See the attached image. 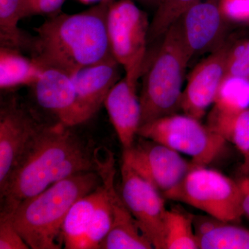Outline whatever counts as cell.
<instances>
[{
    "mask_svg": "<svg viewBox=\"0 0 249 249\" xmlns=\"http://www.w3.org/2000/svg\"><path fill=\"white\" fill-rule=\"evenodd\" d=\"M226 19L217 0H200L183 15V39L192 58L213 52L226 40Z\"/></svg>",
    "mask_w": 249,
    "mask_h": 249,
    "instance_id": "cell-14",
    "label": "cell"
},
{
    "mask_svg": "<svg viewBox=\"0 0 249 249\" xmlns=\"http://www.w3.org/2000/svg\"><path fill=\"white\" fill-rule=\"evenodd\" d=\"M243 196L240 183L216 170L196 165L176 188L163 196L223 222H237L245 214Z\"/></svg>",
    "mask_w": 249,
    "mask_h": 249,
    "instance_id": "cell-5",
    "label": "cell"
},
{
    "mask_svg": "<svg viewBox=\"0 0 249 249\" xmlns=\"http://www.w3.org/2000/svg\"><path fill=\"white\" fill-rule=\"evenodd\" d=\"M43 67L16 49L0 47V88L11 89L34 85Z\"/></svg>",
    "mask_w": 249,
    "mask_h": 249,
    "instance_id": "cell-20",
    "label": "cell"
},
{
    "mask_svg": "<svg viewBox=\"0 0 249 249\" xmlns=\"http://www.w3.org/2000/svg\"><path fill=\"white\" fill-rule=\"evenodd\" d=\"M133 1H138L141 4L146 5L147 6L157 8L161 2L162 0H133Z\"/></svg>",
    "mask_w": 249,
    "mask_h": 249,
    "instance_id": "cell-31",
    "label": "cell"
},
{
    "mask_svg": "<svg viewBox=\"0 0 249 249\" xmlns=\"http://www.w3.org/2000/svg\"><path fill=\"white\" fill-rule=\"evenodd\" d=\"M199 249L194 217L178 209L167 211L165 249Z\"/></svg>",
    "mask_w": 249,
    "mask_h": 249,
    "instance_id": "cell-22",
    "label": "cell"
},
{
    "mask_svg": "<svg viewBox=\"0 0 249 249\" xmlns=\"http://www.w3.org/2000/svg\"><path fill=\"white\" fill-rule=\"evenodd\" d=\"M35 114L16 99L4 103L0 110V189L42 124Z\"/></svg>",
    "mask_w": 249,
    "mask_h": 249,
    "instance_id": "cell-11",
    "label": "cell"
},
{
    "mask_svg": "<svg viewBox=\"0 0 249 249\" xmlns=\"http://www.w3.org/2000/svg\"><path fill=\"white\" fill-rule=\"evenodd\" d=\"M122 160L163 196L176 188L196 165L173 149L142 137L124 150Z\"/></svg>",
    "mask_w": 249,
    "mask_h": 249,
    "instance_id": "cell-8",
    "label": "cell"
},
{
    "mask_svg": "<svg viewBox=\"0 0 249 249\" xmlns=\"http://www.w3.org/2000/svg\"><path fill=\"white\" fill-rule=\"evenodd\" d=\"M68 127L42 121L0 189V214L14 213L22 201L73 175L97 172L99 148Z\"/></svg>",
    "mask_w": 249,
    "mask_h": 249,
    "instance_id": "cell-1",
    "label": "cell"
},
{
    "mask_svg": "<svg viewBox=\"0 0 249 249\" xmlns=\"http://www.w3.org/2000/svg\"><path fill=\"white\" fill-rule=\"evenodd\" d=\"M31 87L36 103L53 116L54 122L68 127L81 124L71 75L58 69L43 67L40 76Z\"/></svg>",
    "mask_w": 249,
    "mask_h": 249,
    "instance_id": "cell-13",
    "label": "cell"
},
{
    "mask_svg": "<svg viewBox=\"0 0 249 249\" xmlns=\"http://www.w3.org/2000/svg\"><path fill=\"white\" fill-rule=\"evenodd\" d=\"M111 1L73 14H56L35 29L33 58L72 75L111 55L106 26Z\"/></svg>",
    "mask_w": 249,
    "mask_h": 249,
    "instance_id": "cell-2",
    "label": "cell"
},
{
    "mask_svg": "<svg viewBox=\"0 0 249 249\" xmlns=\"http://www.w3.org/2000/svg\"><path fill=\"white\" fill-rule=\"evenodd\" d=\"M13 222V213L0 214V249H29Z\"/></svg>",
    "mask_w": 249,
    "mask_h": 249,
    "instance_id": "cell-27",
    "label": "cell"
},
{
    "mask_svg": "<svg viewBox=\"0 0 249 249\" xmlns=\"http://www.w3.org/2000/svg\"><path fill=\"white\" fill-rule=\"evenodd\" d=\"M219 6L226 19L233 22H249V0H221Z\"/></svg>",
    "mask_w": 249,
    "mask_h": 249,
    "instance_id": "cell-29",
    "label": "cell"
},
{
    "mask_svg": "<svg viewBox=\"0 0 249 249\" xmlns=\"http://www.w3.org/2000/svg\"><path fill=\"white\" fill-rule=\"evenodd\" d=\"M245 155L249 150V109L238 114L223 136Z\"/></svg>",
    "mask_w": 249,
    "mask_h": 249,
    "instance_id": "cell-26",
    "label": "cell"
},
{
    "mask_svg": "<svg viewBox=\"0 0 249 249\" xmlns=\"http://www.w3.org/2000/svg\"><path fill=\"white\" fill-rule=\"evenodd\" d=\"M112 224V209L106 189V193L100 201L89 227L80 242L79 249H99L101 242L110 231Z\"/></svg>",
    "mask_w": 249,
    "mask_h": 249,
    "instance_id": "cell-24",
    "label": "cell"
},
{
    "mask_svg": "<svg viewBox=\"0 0 249 249\" xmlns=\"http://www.w3.org/2000/svg\"><path fill=\"white\" fill-rule=\"evenodd\" d=\"M138 136L189 156L194 164L200 166L214 161L227 142L209 126L186 114H175L144 124Z\"/></svg>",
    "mask_w": 249,
    "mask_h": 249,
    "instance_id": "cell-7",
    "label": "cell"
},
{
    "mask_svg": "<svg viewBox=\"0 0 249 249\" xmlns=\"http://www.w3.org/2000/svg\"><path fill=\"white\" fill-rule=\"evenodd\" d=\"M120 66L110 55L71 75L81 124L91 119L104 105L111 88L121 79Z\"/></svg>",
    "mask_w": 249,
    "mask_h": 249,
    "instance_id": "cell-15",
    "label": "cell"
},
{
    "mask_svg": "<svg viewBox=\"0 0 249 249\" xmlns=\"http://www.w3.org/2000/svg\"><path fill=\"white\" fill-rule=\"evenodd\" d=\"M150 23L133 0L111 1L106 26L111 55L130 79L138 81L147 58Z\"/></svg>",
    "mask_w": 249,
    "mask_h": 249,
    "instance_id": "cell-6",
    "label": "cell"
},
{
    "mask_svg": "<svg viewBox=\"0 0 249 249\" xmlns=\"http://www.w3.org/2000/svg\"><path fill=\"white\" fill-rule=\"evenodd\" d=\"M227 76L249 78V39L231 43L227 55Z\"/></svg>",
    "mask_w": 249,
    "mask_h": 249,
    "instance_id": "cell-25",
    "label": "cell"
},
{
    "mask_svg": "<svg viewBox=\"0 0 249 249\" xmlns=\"http://www.w3.org/2000/svg\"><path fill=\"white\" fill-rule=\"evenodd\" d=\"M213 105L208 117L207 125L219 133L240 112L249 109V78L225 76Z\"/></svg>",
    "mask_w": 249,
    "mask_h": 249,
    "instance_id": "cell-17",
    "label": "cell"
},
{
    "mask_svg": "<svg viewBox=\"0 0 249 249\" xmlns=\"http://www.w3.org/2000/svg\"><path fill=\"white\" fill-rule=\"evenodd\" d=\"M211 217H194L200 249H249V230Z\"/></svg>",
    "mask_w": 249,
    "mask_h": 249,
    "instance_id": "cell-18",
    "label": "cell"
},
{
    "mask_svg": "<svg viewBox=\"0 0 249 249\" xmlns=\"http://www.w3.org/2000/svg\"><path fill=\"white\" fill-rule=\"evenodd\" d=\"M244 193L243 201H242V207H243L244 214L249 217V191L242 189Z\"/></svg>",
    "mask_w": 249,
    "mask_h": 249,
    "instance_id": "cell-30",
    "label": "cell"
},
{
    "mask_svg": "<svg viewBox=\"0 0 249 249\" xmlns=\"http://www.w3.org/2000/svg\"><path fill=\"white\" fill-rule=\"evenodd\" d=\"M98 173L107 191L113 214L112 227L98 249H151L153 245L139 229L137 221L116 191L115 159L106 150V157L98 160Z\"/></svg>",
    "mask_w": 249,
    "mask_h": 249,
    "instance_id": "cell-10",
    "label": "cell"
},
{
    "mask_svg": "<svg viewBox=\"0 0 249 249\" xmlns=\"http://www.w3.org/2000/svg\"><path fill=\"white\" fill-rule=\"evenodd\" d=\"M200 0H162L149 29L147 45L161 40L170 28Z\"/></svg>",
    "mask_w": 249,
    "mask_h": 249,
    "instance_id": "cell-23",
    "label": "cell"
},
{
    "mask_svg": "<svg viewBox=\"0 0 249 249\" xmlns=\"http://www.w3.org/2000/svg\"><path fill=\"white\" fill-rule=\"evenodd\" d=\"M231 43L230 41H224L191 72L181 97V110L186 115L200 120L213 104L227 74V55Z\"/></svg>",
    "mask_w": 249,
    "mask_h": 249,
    "instance_id": "cell-12",
    "label": "cell"
},
{
    "mask_svg": "<svg viewBox=\"0 0 249 249\" xmlns=\"http://www.w3.org/2000/svg\"><path fill=\"white\" fill-rule=\"evenodd\" d=\"M137 84V80L124 76L105 100V107L124 150L133 145L140 127L142 110Z\"/></svg>",
    "mask_w": 249,
    "mask_h": 249,
    "instance_id": "cell-16",
    "label": "cell"
},
{
    "mask_svg": "<svg viewBox=\"0 0 249 249\" xmlns=\"http://www.w3.org/2000/svg\"><path fill=\"white\" fill-rule=\"evenodd\" d=\"M191 58L180 18L163 36L158 50L142 72L140 127L181 110L185 71Z\"/></svg>",
    "mask_w": 249,
    "mask_h": 249,
    "instance_id": "cell-4",
    "label": "cell"
},
{
    "mask_svg": "<svg viewBox=\"0 0 249 249\" xmlns=\"http://www.w3.org/2000/svg\"><path fill=\"white\" fill-rule=\"evenodd\" d=\"M66 0H22L23 18L53 15L61 9Z\"/></svg>",
    "mask_w": 249,
    "mask_h": 249,
    "instance_id": "cell-28",
    "label": "cell"
},
{
    "mask_svg": "<svg viewBox=\"0 0 249 249\" xmlns=\"http://www.w3.org/2000/svg\"><path fill=\"white\" fill-rule=\"evenodd\" d=\"M245 160L242 166V170L245 174L246 176L249 175V150L244 155Z\"/></svg>",
    "mask_w": 249,
    "mask_h": 249,
    "instance_id": "cell-32",
    "label": "cell"
},
{
    "mask_svg": "<svg viewBox=\"0 0 249 249\" xmlns=\"http://www.w3.org/2000/svg\"><path fill=\"white\" fill-rule=\"evenodd\" d=\"M121 196L137 221L139 229L154 249H165L167 211L163 196L157 189L122 161Z\"/></svg>",
    "mask_w": 249,
    "mask_h": 249,
    "instance_id": "cell-9",
    "label": "cell"
},
{
    "mask_svg": "<svg viewBox=\"0 0 249 249\" xmlns=\"http://www.w3.org/2000/svg\"><path fill=\"white\" fill-rule=\"evenodd\" d=\"M23 19L22 0H0V45L32 52L34 37L26 35L19 22Z\"/></svg>",
    "mask_w": 249,
    "mask_h": 249,
    "instance_id": "cell-21",
    "label": "cell"
},
{
    "mask_svg": "<svg viewBox=\"0 0 249 249\" xmlns=\"http://www.w3.org/2000/svg\"><path fill=\"white\" fill-rule=\"evenodd\" d=\"M105 193L106 189L101 184L71 206L62 227V240L65 249H79L80 242Z\"/></svg>",
    "mask_w": 249,
    "mask_h": 249,
    "instance_id": "cell-19",
    "label": "cell"
},
{
    "mask_svg": "<svg viewBox=\"0 0 249 249\" xmlns=\"http://www.w3.org/2000/svg\"><path fill=\"white\" fill-rule=\"evenodd\" d=\"M102 184L98 172L76 174L22 201L13 213L19 235L33 249H60L62 227L73 204Z\"/></svg>",
    "mask_w": 249,
    "mask_h": 249,
    "instance_id": "cell-3",
    "label": "cell"
}]
</instances>
